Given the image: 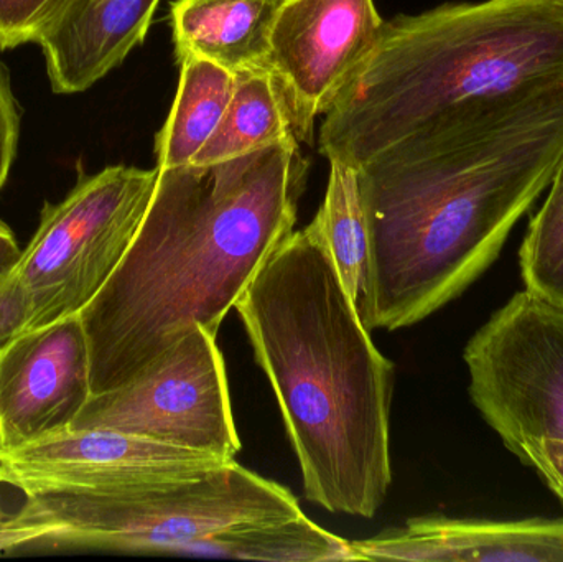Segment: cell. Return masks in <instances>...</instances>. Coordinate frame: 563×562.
<instances>
[{
    "mask_svg": "<svg viewBox=\"0 0 563 562\" xmlns=\"http://www.w3.org/2000/svg\"><path fill=\"white\" fill-rule=\"evenodd\" d=\"M562 157L563 79L439 115L364 162L363 326L406 329L465 293Z\"/></svg>",
    "mask_w": 563,
    "mask_h": 562,
    "instance_id": "6da1fadb",
    "label": "cell"
},
{
    "mask_svg": "<svg viewBox=\"0 0 563 562\" xmlns=\"http://www.w3.org/2000/svg\"><path fill=\"white\" fill-rule=\"evenodd\" d=\"M307 170L298 142L158 170L128 253L79 313L92 395L137 378L195 327L218 335L231 307L294 233Z\"/></svg>",
    "mask_w": 563,
    "mask_h": 562,
    "instance_id": "7a4b0ae2",
    "label": "cell"
},
{
    "mask_svg": "<svg viewBox=\"0 0 563 562\" xmlns=\"http://www.w3.org/2000/svg\"><path fill=\"white\" fill-rule=\"evenodd\" d=\"M234 307L276 393L305 497L373 518L393 484L394 366L313 223L274 251Z\"/></svg>",
    "mask_w": 563,
    "mask_h": 562,
    "instance_id": "3957f363",
    "label": "cell"
},
{
    "mask_svg": "<svg viewBox=\"0 0 563 562\" xmlns=\"http://www.w3.org/2000/svg\"><path fill=\"white\" fill-rule=\"evenodd\" d=\"M563 79V0L443 3L384 22L377 45L324 114L318 148L360 168L456 109Z\"/></svg>",
    "mask_w": 563,
    "mask_h": 562,
    "instance_id": "277c9868",
    "label": "cell"
},
{
    "mask_svg": "<svg viewBox=\"0 0 563 562\" xmlns=\"http://www.w3.org/2000/svg\"><path fill=\"white\" fill-rule=\"evenodd\" d=\"M20 510L55 528L38 550L174 557L227 528L303 514L290 491L234 461L194 477L125 491L30 495Z\"/></svg>",
    "mask_w": 563,
    "mask_h": 562,
    "instance_id": "5b68a950",
    "label": "cell"
},
{
    "mask_svg": "<svg viewBox=\"0 0 563 562\" xmlns=\"http://www.w3.org/2000/svg\"><path fill=\"white\" fill-rule=\"evenodd\" d=\"M157 178V167L111 165L45 201L13 269L29 293V330L78 316L98 296L134 241Z\"/></svg>",
    "mask_w": 563,
    "mask_h": 562,
    "instance_id": "8992f818",
    "label": "cell"
},
{
    "mask_svg": "<svg viewBox=\"0 0 563 562\" xmlns=\"http://www.w3.org/2000/svg\"><path fill=\"white\" fill-rule=\"evenodd\" d=\"M470 398L516 454L525 442H563V304L525 289L463 353Z\"/></svg>",
    "mask_w": 563,
    "mask_h": 562,
    "instance_id": "52a82bcc",
    "label": "cell"
},
{
    "mask_svg": "<svg viewBox=\"0 0 563 562\" xmlns=\"http://www.w3.org/2000/svg\"><path fill=\"white\" fill-rule=\"evenodd\" d=\"M71 429H111L233 461L241 439L217 335L195 327L137 378L91 395Z\"/></svg>",
    "mask_w": 563,
    "mask_h": 562,
    "instance_id": "ba28073f",
    "label": "cell"
},
{
    "mask_svg": "<svg viewBox=\"0 0 563 562\" xmlns=\"http://www.w3.org/2000/svg\"><path fill=\"white\" fill-rule=\"evenodd\" d=\"M227 462L111 429L68 428L20 448L0 449L3 484L25 497L125 491L194 477Z\"/></svg>",
    "mask_w": 563,
    "mask_h": 562,
    "instance_id": "9c48e42d",
    "label": "cell"
},
{
    "mask_svg": "<svg viewBox=\"0 0 563 562\" xmlns=\"http://www.w3.org/2000/svg\"><path fill=\"white\" fill-rule=\"evenodd\" d=\"M383 29L374 0H282L269 66L287 96L298 141L311 142L314 121L366 62Z\"/></svg>",
    "mask_w": 563,
    "mask_h": 562,
    "instance_id": "30bf717a",
    "label": "cell"
},
{
    "mask_svg": "<svg viewBox=\"0 0 563 562\" xmlns=\"http://www.w3.org/2000/svg\"><path fill=\"white\" fill-rule=\"evenodd\" d=\"M91 395V356L79 313L25 330L0 352V449L71 428Z\"/></svg>",
    "mask_w": 563,
    "mask_h": 562,
    "instance_id": "8fae6325",
    "label": "cell"
},
{
    "mask_svg": "<svg viewBox=\"0 0 563 562\" xmlns=\"http://www.w3.org/2000/svg\"><path fill=\"white\" fill-rule=\"evenodd\" d=\"M162 0H58L36 32L49 86L78 95L142 45Z\"/></svg>",
    "mask_w": 563,
    "mask_h": 562,
    "instance_id": "7c38bea8",
    "label": "cell"
},
{
    "mask_svg": "<svg viewBox=\"0 0 563 562\" xmlns=\"http://www.w3.org/2000/svg\"><path fill=\"white\" fill-rule=\"evenodd\" d=\"M351 543L360 561L563 562V518H412L404 528Z\"/></svg>",
    "mask_w": 563,
    "mask_h": 562,
    "instance_id": "4fadbf2b",
    "label": "cell"
},
{
    "mask_svg": "<svg viewBox=\"0 0 563 562\" xmlns=\"http://www.w3.org/2000/svg\"><path fill=\"white\" fill-rule=\"evenodd\" d=\"M282 0H177L170 7L178 62L207 59L233 75L271 68V33Z\"/></svg>",
    "mask_w": 563,
    "mask_h": 562,
    "instance_id": "5bb4252c",
    "label": "cell"
},
{
    "mask_svg": "<svg viewBox=\"0 0 563 562\" xmlns=\"http://www.w3.org/2000/svg\"><path fill=\"white\" fill-rule=\"evenodd\" d=\"M233 96L214 134L194 158L218 164L284 142H298L279 78L271 68L234 75Z\"/></svg>",
    "mask_w": 563,
    "mask_h": 562,
    "instance_id": "9a60e30c",
    "label": "cell"
},
{
    "mask_svg": "<svg viewBox=\"0 0 563 562\" xmlns=\"http://www.w3.org/2000/svg\"><path fill=\"white\" fill-rule=\"evenodd\" d=\"M178 557L266 562L360 561L351 541L330 533L305 514L287 520L227 528L188 544Z\"/></svg>",
    "mask_w": 563,
    "mask_h": 562,
    "instance_id": "2e32d148",
    "label": "cell"
},
{
    "mask_svg": "<svg viewBox=\"0 0 563 562\" xmlns=\"http://www.w3.org/2000/svg\"><path fill=\"white\" fill-rule=\"evenodd\" d=\"M180 82L170 114L155 137L158 170L194 164L217 131L233 96V73L207 59L180 63Z\"/></svg>",
    "mask_w": 563,
    "mask_h": 562,
    "instance_id": "e0dca14e",
    "label": "cell"
},
{
    "mask_svg": "<svg viewBox=\"0 0 563 562\" xmlns=\"http://www.w3.org/2000/svg\"><path fill=\"white\" fill-rule=\"evenodd\" d=\"M311 223L323 236L341 283L356 306L363 294L367 269L366 214L356 167L330 161L327 194Z\"/></svg>",
    "mask_w": 563,
    "mask_h": 562,
    "instance_id": "ac0fdd59",
    "label": "cell"
},
{
    "mask_svg": "<svg viewBox=\"0 0 563 562\" xmlns=\"http://www.w3.org/2000/svg\"><path fill=\"white\" fill-rule=\"evenodd\" d=\"M519 250L526 289L563 304V157Z\"/></svg>",
    "mask_w": 563,
    "mask_h": 562,
    "instance_id": "d6986e66",
    "label": "cell"
},
{
    "mask_svg": "<svg viewBox=\"0 0 563 562\" xmlns=\"http://www.w3.org/2000/svg\"><path fill=\"white\" fill-rule=\"evenodd\" d=\"M58 0H0V49L33 43Z\"/></svg>",
    "mask_w": 563,
    "mask_h": 562,
    "instance_id": "ffe728a7",
    "label": "cell"
},
{
    "mask_svg": "<svg viewBox=\"0 0 563 562\" xmlns=\"http://www.w3.org/2000/svg\"><path fill=\"white\" fill-rule=\"evenodd\" d=\"M20 139V106L9 68L0 58V191L9 180Z\"/></svg>",
    "mask_w": 563,
    "mask_h": 562,
    "instance_id": "44dd1931",
    "label": "cell"
},
{
    "mask_svg": "<svg viewBox=\"0 0 563 562\" xmlns=\"http://www.w3.org/2000/svg\"><path fill=\"white\" fill-rule=\"evenodd\" d=\"M30 297L15 271L0 280V352L16 335L29 330Z\"/></svg>",
    "mask_w": 563,
    "mask_h": 562,
    "instance_id": "7402d4cb",
    "label": "cell"
},
{
    "mask_svg": "<svg viewBox=\"0 0 563 562\" xmlns=\"http://www.w3.org/2000/svg\"><path fill=\"white\" fill-rule=\"evenodd\" d=\"M52 535L55 528L32 520L22 510L12 514L0 502V557L19 550H38Z\"/></svg>",
    "mask_w": 563,
    "mask_h": 562,
    "instance_id": "603a6c76",
    "label": "cell"
},
{
    "mask_svg": "<svg viewBox=\"0 0 563 562\" xmlns=\"http://www.w3.org/2000/svg\"><path fill=\"white\" fill-rule=\"evenodd\" d=\"M515 455L534 469L563 504V442L549 439L525 442Z\"/></svg>",
    "mask_w": 563,
    "mask_h": 562,
    "instance_id": "cb8c5ba5",
    "label": "cell"
},
{
    "mask_svg": "<svg viewBox=\"0 0 563 562\" xmlns=\"http://www.w3.org/2000/svg\"><path fill=\"white\" fill-rule=\"evenodd\" d=\"M22 253L23 247H20L12 228L0 220V280L15 269Z\"/></svg>",
    "mask_w": 563,
    "mask_h": 562,
    "instance_id": "d4e9b609",
    "label": "cell"
},
{
    "mask_svg": "<svg viewBox=\"0 0 563 562\" xmlns=\"http://www.w3.org/2000/svg\"><path fill=\"white\" fill-rule=\"evenodd\" d=\"M0 484H3V482H2V475H0Z\"/></svg>",
    "mask_w": 563,
    "mask_h": 562,
    "instance_id": "484cf974",
    "label": "cell"
}]
</instances>
